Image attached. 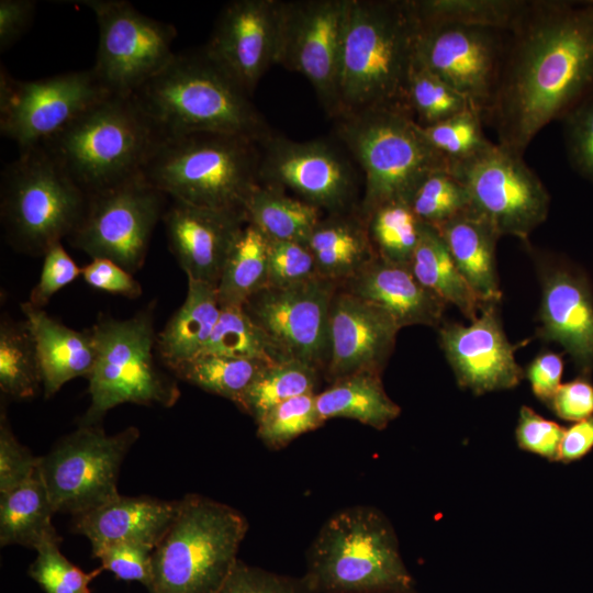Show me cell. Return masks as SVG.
<instances>
[{
  "instance_id": "6da1fadb",
  "label": "cell",
  "mask_w": 593,
  "mask_h": 593,
  "mask_svg": "<svg viewBox=\"0 0 593 593\" xmlns=\"http://www.w3.org/2000/svg\"><path fill=\"white\" fill-rule=\"evenodd\" d=\"M593 93V0H528L507 33L485 120L523 156L535 136Z\"/></svg>"
},
{
  "instance_id": "7a4b0ae2",
  "label": "cell",
  "mask_w": 593,
  "mask_h": 593,
  "mask_svg": "<svg viewBox=\"0 0 593 593\" xmlns=\"http://www.w3.org/2000/svg\"><path fill=\"white\" fill-rule=\"evenodd\" d=\"M131 98L159 138L220 133L261 143L272 134L248 96L205 52H175Z\"/></svg>"
},
{
  "instance_id": "3957f363",
  "label": "cell",
  "mask_w": 593,
  "mask_h": 593,
  "mask_svg": "<svg viewBox=\"0 0 593 593\" xmlns=\"http://www.w3.org/2000/svg\"><path fill=\"white\" fill-rule=\"evenodd\" d=\"M417 35L411 0H351L340 55L338 118L377 109L410 114L406 88Z\"/></svg>"
},
{
  "instance_id": "277c9868",
  "label": "cell",
  "mask_w": 593,
  "mask_h": 593,
  "mask_svg": "<svg viewBox=\"0 0 593 593\" xmlns=\"http://www.w3.org/2000/svg\"><path fill=\"white\" fill-rule=\"evenodd\" d=\"M259 143L231 134L194 133L161 138L142 169L170 200L246 216L259 184Z\"/></svg>"
},
{
  "instance_id": "5b68a950",
  "label": "cell",
  "mask_w": 593,
  "mask_h": 593,
  "mask_svg": "<svg viewBox=\"0 0 593 593\" xmlns=\"http://www.w3.org/2000/svg\"><path fill=\"white\" fill-rule=\"evenodd\" d=\"M304 579L315 593H392L414 589L393 526L379 510L335 512L306 553Z\"/></svg>"
},
{
  "instance_id": "8992f818",
  "label": "cell",
  "mask_w": 593,
  "mask_h": 593,
  "mask_svg": "<svg viewBox=\"0 0 593 593\" xmlns=\"http://www.w3.org/2000/svg\"><path fill=\"white\" fill-rule=\"evenodd\" d=\"M159 139L131 97L110 94L38 147L91 195L141 175Z\"/></svg>"
},
{
  "instance_id": "52a82bcc",
  "label": "cell",
  "mask_w": 593,
  "mask_h": 593,
  "mask_svg": "<svg viewBox=\"0 0 593 593\" xmlns=\"http://www.w3.org/2000/svg\"><path fill=\"white\" fill-rule=\"evenodd\" d=\"M334 121L336 137L363 176L358 211L365 220L385 203H410L425 178L449 169V161L404 111L367 110Z\"/></svg>"
},
{
  "instance_id": "ba28073f",
  "label": "cell",
  "mask_w": 593,
  "mask_h": 593,
  "mask_svg": "<svg viewBox=\"0 0 593 593\" xmlns=\"http://www.w3.org/2000/svg\"><path fill=\"white\" fill-rule=\"evenodd\" d=\"M153 300L131 317L99 314L91 331L97 358L88 378L90 404L78 424L99 425L118 405L174 406L180 398L178 379L161 363Z\"/></svg>"
},
{
  "instance_id": "9c48e42d",
  "label": "cell",
  "mask_w": 593,
  "mask_h": 593,
  "mask_svg": "<svg viewBox=\"0 0 593 593\" xmlns=\"http://www.w3.org/2000/svg\"><path fill=\"white\" fill-rule=\"evenodd\" d=\"M248 527L236 508L201 494H186L153 550L148 592L215 593L237 562Z\"/></svg>"
},
{
  "instance_id": "30bf717a",
  "label": "cell",
  "mask_w": 593,
  "mask_h": 593,
  "mask_svg": "<svg viewBox=\"0 0 593 593\" xmlns=\"http://www.w3.org/2000/svg\"><path fill=\"white\" fill-rule=\"evenodd\" d=\"M88 195L42 148L20 152L0 182V219L16 251L44 256L79 225Z\"/></svg>"
},
{
  "instance_id": "8fae6325",
  "label": "cell",
  "mask_w": 593,
  "mask_h": 593,
  "mask_svg": "<svg viewBox=\"0 0 593 593\" xmlns=\"http://www.w3.org/2000/svg\"><path fill=\"white\" fill-rule=\"evenodd\" d=\"M138 437L135 426L108 435L100 425H79L41 456L38 469L55 513L76 516L116 497L122 462Z\"/></svg>"
},
{
  "instance_id": "7c38bea8",
  "label": "cell",
  "mask_w": 593,
  "mask_h": 593,
  "mask_svg": "<svg viewBox=\"0 0 593 593\" xmlns=\"http://www.w3.org/2000/svg\"><path fill=\"white\" fill-rule=\"evenodd\" d=\"M449 169L467 189L470 211L500 237L527 242L546 221L550 195L523 156L491 142L472 157L450 164Z\"/></svg>"
},
{
  "instance_id": "4fadbf2b",
  "label": "cell",
  "mask_w": 593,
  "mask_h": 593,
  "mask_svg": "<svg viewBox=\"0 0 593 593\" xmlns=\"http://www.w3.org/2000/svg\"><path fill=\"white\" fill-rule=\"evenodd\" d=\"M168 199L142 174L88 195L85 214L68 242L91 259H110L134 275L145 262Z\"/></svg>"
},
{
  "instance_id": "5bb4252c",
  "label": "cell",
  "mask_w": 593,
  "mask_h": 593,
  "mask_svg": "<svg viewBox=\"0 0 593 593\" xmlns=\"http://www.w3.org/2000/svg\"><path fill=\"white\" fill-rule=\"evenodd\" d=\"M94 14L99 41L93 74L111 93L131 97L175 54L174 24L150 18L125 0H85Z\"/></svg>"
},
{
  "instance_id": "9a60e30c",
  "label": "cell",
  "mask_w": 593,
  "mask_h": 593,
  "mask_svg": "<svg viewBox=\"0 0 593 593\" xmlns=\"http://www.w3.org/2000/svg\"><path fill=\"white\" fill-rule=\"evenodd\" d=\"M110 94L91 68L19 80L1 65V135L20 152L38 147Z\"/></svg>"
},
{
  "instance_id": "2e32d148",
  "label": "cell",
  "mask_w": 593,
  "mask_h": 593,
  "mask_svg": "<svg viewBox=\"0 0 593 593\" xmlns=\"http://www.w3.org/2000/svg\"><path fill=\"white\" fill-rule=\"evenodd\" d=\"M350 3L280 0L276 64L305 77L333 120L339 115V65Z\"/></svg>"
},
{
  "instance_id": "e0dca14e",
  "label": "cell",
  "mask_w": 593,
  "mask_h": 593,
  "mask_svg": "<svg viewBox=\"0 0 593 593\" xmlns=\"http://www.w3.org/2000/svg\"><path fill=\"white\" fill-rule=\"evenodd\" d=\"M259 147V183L289 190L328 214L358 210L360 176L354 159L336 144L272 133Z\"/></svg>"
},
{
  "instance_id": "ac0fdd59",
  "label": "cell",
  "mask_w": 593,
  "mask_h": 593,
  "mask_svg": "<svg viewBox=\"0 0 593 593\" xmlns=\"http://www.w3.org/2000/svg\"><path fill=\"white\" fill-rule=\"evenodd\" d=\"M506 36L486 27L418 24L415 61L463 96L485 121L500 80Z\"/></svg>"
},
{
  "instance_id": "d6986e66",
  "label": "cell",
  "mask_w": 593,
  "mask_h": 593,
  "mask_svg": "<svg viewBox=\"0 0 593 593\" xmlns=\"http://www.w3.org/2000/svg\"><path fill=\"white\" fill-rule=\"evenodd\" d=\"M338 287L322 277L288 287H266L243 307L284 360L321 369L328 360L329 307Z\"/></svg>"
},
{
  "instance_id": "ffe728a7",
  "label": "cell",
  "mask_w": 593,
  "mask_h": 593,
  "mask_svg": "<svg viewBox=\"0 0 593 593\" xmlns=\"http://www.w3.org/2000/svg\"><path fill=\"white\" fill-rule=\"evenodd\" d=\"M497 304H483L469 325L439 326V345L458 384L477 395L513 389L525 376L515 359L518 345L507 339Z\"/></svg>"
},
{
  "instance_id": "44dd1931",
  "label": "cell",
  "mask_w": 593,
  "mask_h": 593,
  "mask_svg": "<svg viewBox=\"0 0 593 593\" xmlns=\"http://www.w3.org/2000/svg\"><path fill=\"white\" fill-rule=\"evenodd\" d=\"M280 0H233L220 11L208 55L248 94L276 64Z\"/></svg>"
},
{
  "instance_id": "7402d4cb",
  "label": "cell",
  "mask_w": 593,
  "mask_h": 593,
  "mask_svg": "<svg viewBox=\"0 0 593 593\" xmlns=\"http://www.w3.org/2000/svg\"><path fill=\"white\" fill-rule=\"evenodd\" d=\"M400 329L384 311L337 289L328 317V380L360 372L381 374Z\"/></svg>"
},
{
  "instance_id": "603a6c76",
  "label": "cell",
  "mask_w": 593,
  "mask_h": 593,
  "mask_svg": "<svg viewBox=\"0 0 593 593\" xmlns=\"http://www.w3.org/2000/svg\"><path fill=\"white\" fill-rule=\"evenodd\" d=\"M161 221L169 249L187 278L216 288L246 216L170 200Z\"/></svg>"
},
{
  "instance_id": "cb8c5ba5",
  "label": "cell",
  "mask_w": 593,
  "mask_h": 593,
  "mask_svg": "<svg viewBox=\"0 0 593 593\" xmlns=\"http://www.w3.org/2000/svg\"><path fill=\"white\" fill-rule=\"evenodd\" d=\"M537 337L558 343L583 374L593 371V296L583 277L540 259Z\"/></svg>"
},
{
  "instance_id": "d4e9b609",
  "label": "cell",
  "mask_w": 593,
  "mask_h": 593,
  "mask_svg": "<svg viewBox=\"0 0 593 593\" xmlns=\"http://www.w3.org/2000/svg\"><path fill=\"white\" fill-rule=\"evenodd\" d=\"M178 500L124 496L72 516L71 528L88 538L92 553L116 544H139L155 549L170 527Z\"/></svg>"
},
{
  "instance_id": "484cf974",
  "label": "cell",
  "mask_w": 593,
  "mask_h": 593,
  "mask_svg": "<svg viewBox=\"0 0 593 593\" xmlns=\"http://www.w3.org/2000/svg\"><path fill=\"white\" fill-rule=\"evenodd\" d=\"M344 284L348 292L388 313L400 328L441 324L447 304L418 282L410 266L376 256Z\"/></svg>"
},
{
  "instance_id": "4316f807",
  "label": "cell",
  "mask_w": 593,
  "mask_h": 593,
  "mask_svg": "<svg viewBox=\"0 0 593 593\" xmlns=\"http://www.w3.org/2000/svg\"><path fill=\"white\" fill-rule=\"evenodd\" d=\"M20 307L35 343L44 398H52L72 379H88L97 358L91 328L74 329L29 301Z\"/></svg>"
},
{
  "instance_id": "83f0119b",
  "label": "cell",
  "mask_w": 593,
  "mask_h": 593,
  "mask_svg": "<svg viewBox=\"0 0 593 593\" xmlns=\"http://www.w3.org/2000/svg\"><path fill=\"white\" fill-rule=\"evenodd\" d=\"M460 273L482 304L502 299L496 271V243L500 238L484 220L468 211L438 226Z\"/></svg>"
},
{
  "instance_id": "f1b7e54d",
  "label": "cell",
  "mask_w": 593,
  "mask_h": 593,
  "mask_svg": "<svg viewBox=\"0 0 593 593\" xmlns=\"http://www.w3.org/2000/svg\"><path fill=\"white\" fill-rule=\"evenodd\" d=\"M307 246L322 278L345 283L374 257L367 222L358 210L322 217Z\"/></svg>"
},
{
  "instance_id": "f546056e",
  "label": "cell",
  "mask_w": 593,
  "mask_h": 593,
  "mask_svg": "<svg viewBox=\"0 0 593 593\" xmlns=\"http://www.w3.org/2000/svg\"><path fill=\"white\" fill-rule=\"evenodd\" d=\"M221 306L216 288L188 279L181 306L157 333L156 349L161 363L171 372L199 356L209 343L219 321Z\"/></svg>"
},
{
  "instance_id": "4dcf8cb0",
  "label": "cell",
  "mask_w": 593,
  "mask_h": 593,
  "mask_svg": "<svg viewBox=\"0 0 593 593\" xmlns=\"http://www.w3.org/2000/svg\"><path fill=\"white\" fill-rule=\"evenodd\" d=\"M55 513L40 469L19 486L0 495V544L37 549L61 541L52 516Z\"/></svg>"
},
{
  "instance_id": "1f68e13d",
  "label": "cell",
  "mask_w": 593,
  "mask_h": 593,
  "mask_svg": "<svg viewBox=\"0 0 593 593\" xmlns=\"http://www.w3.org/2000/svg\"><path fill=\"white\" fill-rule=\"evenodd\" d=\"M316 393L321 419L346 417L376 429H384L401 413V407L387 394L380 373L360 372L331 382Z\"/></svg>"
},
{
  "instance_id": "d6a6232c",
  "label": "cell",
  "mask_w": 593,
  "mask_h": 593,
  "mask_svg": "<svg viewBox=\"0 0 593 593\" xmlns=\"http://www.w3.org/2000/svg\"><path fill=\"white\" fill-rule=\"evenodd\" d=\"M410 268L421 284L446 304L455 305L470 322L478 317L483 304L460 273L436 227L421 224Z\"/></svg>"
},
{
  "instance_id": "836d02e7",
  "label": "cell",
  "mask_w": 593,
  "mask_h": 593,
  "mask_svg": "<svg viewBox=\"0 0 593 593\" xmlns=\"http://www.w3.org/2000/svg\"><path fill=\"white\" fill-rule=\"evenodd\" d=\"M246 220L268 239L296 242L307 240L323 217L318 208L286 191L257 184L245 206Z\"/></svg>"
},
{
  "instance_id": "e575fe53",
  "label": "cell",
  "mask_w": 593,
  "mask_h": 593,
  "mask_svg": "<svg viewBox=\"0 0 593 593\" xmlns=\"http://www.w3.org/2000/svg\"><path fill=\"white\" fill-rule=\"evenodd\" d=\"M267 283V238L255 225L246 222L233 244L216 286L219 304L221 307H243Z\"/></svg>"
},
{
  "instance_id": "d590c367",
  "label": "cell",
  "mask_w": 593,
  "mask_h": 593,
  "mask_svg": "<svg viewBox=\"0 0 593 593\" xmlns=\"http://www.w3.org/2000/svg\"><path fill=\"white\" fill-rule=\"evenodd\" d=\"M528 0H411L419 25H462L511 32Z\"/></svg>"
},
{
  "instance_id": "8d00e7d4",
  "label": "cell",
  "mask_w": 593,
  "mask_h": 593,
  "mask_svg": "<svg viewBox=\"0 0 593 593\" xmlns=\"http://www.w3.org/2000/svg\"><path fill=\"white\" fill-rule=\"evenodd\" d=\"M0 390L27 400L43 391V377L33 336L25 320L2 315L0 321Z\"/></svg>"
},
{
  "instance_id": "74e56055",
  "label": "cell",
  "mask_w": 593,
  "mask_h": 593,
  "mask_svg": "<svg viewBox=\"0 0 593 593\" xmlns=\"http://www.w3.org/2000/svg\"><path fill=\"white\" fill-rule=\"evenodd\" d=\"M269 363L212 354L199 355L176 367L171 373L201 390L222 396L237 405Z\"/></svg>"
},
{
  "instance_id": "f35d334b",
  "label": "cell",
  "mask_w": 593,
  "mask_h": 593,
  "mask_svg": "<svg viewBox=\"0 0 593 593\" xmlns=\"http://www.w3.org/2000/svg\"><path fill=\"white\" fill-rule=\"evenodd\" d=\"M318 370L299 360L271 363L248 387L236 406L257 422L267 411L283 401L315 393Z\"/></svg>"
},
{
  "instance_id": "ab89813d",
  "label": "cell",
  "mask_w": 593,
  "mask_h": 593,
  "mask_svg": "<svg viewBox=\"0 0 593 593\" xmlns=\"http://www.w3.org/2000/svg\"><path fill=\"white\" fill-rule=\"evenodd\" d=\"M366 222L376 256L394 265L410 266L422 224L410 203H385L374 210Z\"/></svg>"
},
{
  "instance_id": "60d3db41",
  "label": "cell",
  "mask_w": 593,
  "mask_h": 593,
  "mask_svg": "<svg viewBox=\"0 0 593 593\" xmlns=\"http://www.w3.org/2000/svg\"><path fill=\"white\" fill-rule=\"evenodd\" d=\"M253 359L269 365L284 361L265 332L244 307H221L212 336L200 355Z\"/></svg>"
},
{
  "instance_id": "b9f144b4",
  "label": "cell",
  "mask_w": 593,
  "mask_h": 593,
  "mask_svg": "<svg viewBox=\"0 0 593 593\" xmlns=\"http://www.w3.org/2000/svg\"><path fill=\"white\" fill-rule=\"evenodd\" d=\"M406 105L412 118L421 126L436 124L472 109L463 96L416 61L407 81Z\"/></svg>"
},
{
  "instance_id": "7bdbcfd3",
  "label": "cell",
  "mask_w": 593,
  "mask_h": 593,
  "mask_svg": "<svg viewBox=\"0 0 593 593\" xmlns=\"http://www.w3.org/2000/svg\"><path fill=\"white\" fill-rule=\"evenodd\" d=\"M416 217L438 226L470 211L467 189L450 169L436 171L425 178L410 200Z\"/></svg>"
},
{
  "instance_id": "ee69618b",
  "label": "cell",
  "mask_w": 593,
  "mask_h": 593,
  "mask_svg": "<svg viewBox=\"0 0 593 593\" xmlns=\"http://www.w3.org/2000/svg\"><path fill=\"white\" fill-rule=\"evenodd\" d=\"M316 393L283 401L257 422V436L270 449H281L293 439L324 424L316 410Z\"/></svg>"
},
{
  "instance_id": "f6af8a7d",
  "label": "cell",
  "mask_w": 593,
  "mask_h": 593,
  "mask_svg": "<svg viewBox=\"0 0 593 593\" xmlns=\"http://www.w3.org/2000/svg\"><path fill=\"white\" fill-rule=\"evenodd\" d=\"M483 122L477 111L467 109L436 124L419 126L429 144L450 165L472 157L491 143L484 135Z\"/></svg>"
},
{
  "instance_id": "bcb514c9",
  "label": "cell",
  "mask_w": 593,
  "mask_h": 593,
  "mask_svg": "<svg viewBox=\"0 0 593 593\" xmlns=\"http://www.w3.org/2000/svg\"><path fill=\"white\" fill-rule=\"evenodd\" d=\"M59 545L60 541H49L38 547L29 575L45 593H91L89 584L103 569L85 572L61 553Z\"/></svg>"
},
{
  "instance_id": "7dc6e473",
  "label": "cell",
  "mask_w": 593,
  "mask_h": 593,
  "mask_svg": "<svg viewBox=\"0 0 593 593\" xmlns=\"http://www.w3.org/2000/svg\"><path fill=\"white\" fill-rule=\"evenodd\" d=\"M267 287H288L321 277L306 244L267 238Z\"/></svg>"
},
{
  "instance_id": "c3c4849f",
  "label": "cell",
  "mask_w": 593,
  "mask_h": 593,
  "mask_svg": "<svg viewBox=\"0 0 593 593\" xmlns=\"http://www.w3.org/2000/svg\"><path fill=\"white\" fill-rule=\"evenodd\" d=\"M562 121L570 164L593 183V93L571 109Z\"/></svg>"
},
{
  "instance_id": "681fc988",
  "label": "cell",
  "mask_w": 593,
  "mask_h": 593,
  "mask_svg": "<svg viewBox=\"0 0 593 593\" xmlns=\"http://www.w3.org/2000/svg\"><path fill=\"white\" fill-rule=\"evenodd\" d=\"M215 593H315L304 577L279 574L237 560Z\"/></svg>"
},
{
  "instance_id": "f907efd6",
  "label": "cell",
  "mask_w": 593,
  "mask_h": 593,
  "mask_svg": "<svg viewBox=\"0 0 593 593\" xmlns=\"http://www.w3.org/2000/svg\"><path fill=\"white\" fill-rule=\"evenodd\" d=\"M154 548L139 544H116L101 548L92 553L101 561V568L110 571L116 579L138 582L149 590L153 580Z\"/></svg>"
},
{
  "instance_id": "816d5d0a",
  "label": "cell",
  "mask_w": 593,
  "mask_h": 593,
  "mask_svg": "<svg viewBox=\"0 0 593 593\" xmlns=\"http://www.w3.org/2000/svg\"><path fill=\"white\" fill-rule=\"evenodd\" d=\"M40 457L33 456L13 434L7 413H0V494L30 479L38 468Z\"/></svg>"
},
{
  "instance_id": "f5cc1de1",
  "label": "cell",
  "mask_w": 593,
  "mask_h": 593,
  "mask_svg": "<svg viewBox=\"0 0 593 593\" xmlns=\"http://www.w3.org/2000/svg\"><path fill=\"white\" fill-rule=\"evenodd\" d=\"M564 428L537 414L529 406L519 410L516 441L519 448L549 460H558Z\"/></svg>"
},
{
  "instance_id": "db71d44e",
  "label": "cell",
  "mask_w": 593,
  "mask_h": 593,
  "mask_svg": "<svg viewBox=\"0 0 593 593\" xmlns=\"http://www.w3.org/2000/svg\"><path fill=\"white\" fill-rule=\"evenodd\" d=\"M38 282L30 292L29 302L43 309L55 293L81 276V268L65 250L61 243L51 247L43 256Z\"/></svg>"
},
{
  "instance_id": "11a10c76",
  "label": "cell",
  "mask_w": 593,
  "mask_h": 593,
  "mask_svg": "<svg viewBox=\"0 0 593 593\" xmlns=\"http://www.w3.org/2000/svg\"><path fill=\"white\" fill-rule=\"evenodd\" d=\"M81 277L93 289L128 299H136L143 292L141 283L133 273L110 259H91L89 264L81 267Z\"/></svg>"
},
{
  "instance_id": "9f6ffc18",
  "label": "cell",
  "mask_w": 593,
  "mask_h": 593,
  "mask_svg": "<svg viewBox=\"0 0 593 593\" xmlns=\"http://www.w3.org/2000/svg\"><path fill=\"white\" fill-rule=\"evenodd\" d=\"M549 407L564 421L577 423L593 416V384L585 377L561 384Z\"/></svg>"
},
{
  "instance_id": "6f0895ef",
  "label": "cell",
  "mask_w": 593,
  "mask_h": 593,
  "mask_svg": "<svg viewBox=\"0 0 593 593\" xmlns=\"http://www.w3.org/2000/svg\"><path fill=\"white\" fill-rule=\"evenodd\" d=\"M534 395L549 406L561 385L563 359L553 351L537 355L524 371Z\"/></svg>"
},
{
  "instance_id": "680465c9",
  "label": "cell",
  "mask_w": 593,
  "mask_h": 593,
  "mask_svg": "<svg viewBox=\"0 0 593 593\" xmlns=\"http://www.w3.org/2000/svg\"><path fill=\"white\" fill-rule=\"evenodd\" d=\"M36 10L33 0L0 1V51L5 52L30 29Z\"/></svg>"
},
{
  "instance_id": "91938a15",
  "label": "cell",
  "mask_w": 593,
  "mask_h": 593,
  "mask_svg": "<svg viewBox=\"0 0 593 593\" xmlns=\"http://www.w3.org/2000/svg\"><path fill=\"white\" fill-rule=\"evenodd\" d=\"M593 448V416L574 423L564 434L560 444L558 460L564 463L584 457Z\"/></svg>"
},
{
  "instance_id": "94428289",
  "label": "cell",
  "mask_w": 593,
  "mask_h": 593,
  "mask_svg": "<svg viewBox=\"0 0 593 593\" xmlns=\"http://www.w3.org/2000/svg\"><path fill=\"white\" fill-rule=\"evenodd\" d=\"M392 593H417L414 589Z\"/></svg>"
}]
</instances>
